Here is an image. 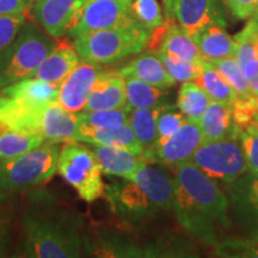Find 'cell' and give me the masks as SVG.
I'll list each match as a JSON object with an SVG mask.
<instances>
[{"mask_svg":"<svg viewBox=\"0 0 258 258\" xmlns=\"http://www.w3.org/2000/svg\"><path fill=\"white\" fill-rule=\"evenodd\" d=\"M124 78L132 77L160 89H170L176 85V80L170 76L167 70L154 51L150 50L140 54L135 59L117 71Z\"/></svg>","mask_w":258,"mask_h":258,"instance_id":"cell-21","label":"cell"},{"mask_svg":"<svg viewBox=\"0 0 258 258\" xmlns=\"http://www.w3.org/2000/svg\"><path fill=\"white\" fill-rule=\"evenodd\" d=\"M77 141L123 148L135 154H143V147L128 123L101 128L89 127V125L80 123L78 133H77Z\"/></svg>","mask_w":258,"mask_h":258,"instance_id":"cell-18","label":"cell"},{"mask_svg":"<svg viewBox=\"0 0 258 258\" xmlns=\"http://www.w3.org/2000/svg\"><path fill=\"white\" fill-rule=\"evenodd\" d=\"M203 141L205 139L199 122L186 120L185 123L175 134L171 135L165 143L153 145L147 150H144L143 157L147 163L175 170L190 160L194 152Z\"/></svg>","mask_w":258,"mask_h":258,"instance_id":"cell-9","label":"cell"},{"mask_svg":"<svg viewBox=\"0 0 258 258\" xmlns=\"http://www.w3.org/2000/svg\"><path fill=\"white\" fill-rule=\"evenodd\" d=\"M165 106L166 105L160 106V108L135 109L129 112L128 124L140 143L143 151L150 148L157 141L158 117Z\"/></svg>","mask_w":258,"mask_h":258,"instance_id":"cell-30","label":"cell"},{"mask_svg":"<svg viewBox=\"0 0 258 258\" xmlns=\"http://www.w3.org/2000/svg\"><path fill=\"white\" fill-rule=\"evenodd\" d=\"M25 22L24 15L0 16V54L11 44Z\"/></svg>","mask_w":258,"mask_h":258,"instance_id":"cell-38","label":"cell"},{"mask_svg":"<svg viewBox=\"0 0 258 258\" xmlns=\"http://www.w3.org/2000/svg\"><path fill=\"white\" fill-rule=\"evenodd\" d=\"M211 63L221 73V76L234 89L238 97H240V98H247V97L253 96L250 90L246 77L244 74V71L234 56L226 57V59L214 61V62Z\"/></svg>","mask_w":258,"mask_h":258,"instance_id":"cell-32","label":"cell"},{"mask_svg":"<svg viewBox=\"0 0 258 258\" xmlns=\"http://www.w3.org/2000/svg\"><path fill=\"white\" fill-rule=\"evenodd\" d=\"M105 191L114 212L123 219L139 220L156 209L146 195L131 180L128 183H116Z\"/></svg>","mask_w":258,"mask_h":258,"instance_id":"cell-17","label":"cell"},{"mask_svg":"<svg viewBox=\"0 0 258 258\" xmlns=\"http://www.w3.org/2000/svg\"><path fill=\"white\" fill-rule=\"evenodd\" d=\"M251 201L256 207L258 208V175H256V178L253 179L252 185H251Z\"/></svg>","mask_w":258,"mask_h":258,"instance_id":"cell-44","label":"cell"},{"mask_svg":"<svg viewBox=\"0 0 258 258\" xmlns=\"http://www.w3.org/2000/svg\"><path fill=\"white\" fill-rule=\"evenodd\" d=\"M60 148L46 143L11 159H0V192H21L41 186L56 172Z\"/></svg>","mask_w":258,"mask_h":258,"instance_id":"cell-4","label":"cell"},{"mask_svg":"<svg viewBox=\"0 0 258 258\" xmlns=\"http://www.w3.org/2000/svg\"><path fill=\"white\" fill-rule=\"evenodd\" d=\"M250 18H251V21H253L254 24H256L258 27V0H257V4H256V8H254L253 14Z\"/></svg>","mask_w":258,"mask_h":258,"instance_id":"cell-45","label":"cell"},{"mask_svg":"<svg viewBox=\"0 0 258 258\" xmlns=\"http://www.w3.org/2000/svg\"><path fill=\"white\" fill-rule=\"evenodd\" d=\"M169 19V18H167ZM159 50L189 62L202 63L203 59L195 42L176 23V19H169Z\"/></svg>","mask_w":258,"mask_h":258,"instance_id":"cell-27","label":"cell"},{"mask_svg":"<svg viewBox=\"0 0 258 258\" xmlns=\"http://www.w3.org/2000/svg\"><path fill=\"white\" fill-rule=\"evenodd\" d=\"M123 2H125V3H128V4H132V0H123Z\"/></svg>","mask_w":258,"mask_h":258,"instance_id":"cell-48","label":"cell"},{"mask_svg":"<svg viewBox=\"0 0 258 258\" xmlns=\"http://www.w3.org/2000/svg\"><path fill=\"white\" fill-rule=\"evenodd\" d=\"M135 21L131 4L123 0H84L66 35L74 40L86 32L124 27Z\"/></svg>","mask_w":258,"mask_h":258,"instance_id":"cell-7","label":"cell"},{"mask_svg":"<svg viewBox=\"0 0 258 258\" xmlns=\"http://www.w3.org/2000/svg\"><path fill=\"white\" fill-rule=\"evenodd\" d=\"M80 125L78 112H72L59 103H50L42 114L41 134L46 143L61 144L77 141Z\"/></svg>","mask_w":258,"mask_h":258,"instance_id":"cell-16","label":"cell"},{"mask_svg":"<svg viewBox=\"0 0 258 258\" xmlns=\"http://www.w3.org/2000/svg\"><path fill=\"white\" fill-rule=\"evenodd\" d=\"M127 104L125 96V79L117 71L103 69L97 76L90 93L88 103L83 111H101L124 109Z\"/></svg>","mask_w":258,"mask_h":258,"instance_id":"cell-14","label":"cell"},{"mask_svg":"<svg viewBox=\"0 0 258 258\" xmlns=\"http://www.w3.org/2000/svg\"><path fill=\"white\" fill-rule=\"evenodd\" d=\"M125 79V110L131 112L135 109L160 108L170 104L167 102V89H160L143 80L127 77Z\"/></svg>","mask_w":258,"mask_h":258,"instance_id":"cell-26","label":"cell"},{"mask_svg":"<svg viewBox=\"0 0 258 258\" xmlns=\"http://www.w3.org/2000/svg\"><path fill=\"white\" fill-rule=\"evenodd\" d=\"M84 0H37L30 10L34 21L54 40L66 35Z\"/></svg>","mask_w":258,"mask_h":258,"instance_id":"cell-13","label":"cell"},{"mask_svg":"<svg viewBox=\"0 0 258 258\" xmlns=\"http://www.w3.org/2000/svg\"><path fill=\"white\" fill-rule=\"evenodd\" d=\"M22 240L19 256L30 258L80 257L83 240L78 218L69 212L38 211L32 208L21 219Z\"/></svg>","mask_w":258,"mask_h":258,"instance_id":"cell-1","label":"cell"},{"mask_svg":"<svg viewBox=\"0 0 258 258\" xmlns=\"http://www.w3.org/2000/svg\"><path fill=\"white\" fill-rule=\"evenodd\" d=\"M56 171L84 201L93 202L105 194L102 170L95 153L78 141H70L61 148Z\"/></svg>","mask_w":258,"mask_h":258,"instance_id":"cell-5","label":"cell"},{"mask_svg":"<svg viewBox=\"0 0 258 258\" xmlns=\"http://www.w3.org/2000/svg\"><path fill=\"white\" fill-rule=\"evenodd\" d=\"M129 180L139 186L156 209H172L175 177L172 178L166 169L144 161Z\"/></svg>","mask_w":258,"mask_h":258,"instance_id":"cell-12","label":"cell"},{"mask_svg":"<svg viewBox=\"0 0 258 258\" xmlns=\"http://www.w3.org/2000/svg\"><path fill=\"white\" fill-rule=\"evenodd\" d=\"M157 54V56L159 57L161 62L164 63L167 72L176 82L185 83V82H191L198 78L199 73L202 70V63H195V62H189V61L180 60L178 57H175L170 54L165 53L163 50H157L154 51Z\"/></svg>","mask_w":258,"mask_h":258,"instance_id":"cell-33","label":"cell"},{"mask_svg":"<svg viewBox=\"0 0 258 258\" xmlns=\"http://www.w3.org/2000/svg\"><path fill=\"white\" fill-rule=\"evenodd\" d=\"M175 16L190 37L211 24L226 27L222 0H177Z\"/></svg>","mask_w":258,"mask_h":258,"instance_id":"cell-11","label":"cell"},{"mask_svg":"<svg viewBox=\"0 0 258 258\" xmlns=\"http://www.w3.org/2000/svg\"><path fill=\"white\" fill-rule=\"evenodd\" d=\"M60 85L50 84L35 77L25 78L0 90L2 96L32 106H47L57 101Z\"/></svg>","mask_w":258,"mask_h":258,"instance_id":"cell-23","label":"cell"},{"mask_svg":"<svg viewBox=\"0 0 258 258\" xmlns=\"http://www.w3.org/2000/svg\"><path fill=\"white\" fill-rule=\"evenodd\" d=\"M173 209H175L179 224L199 239L208 244H217L213 219L206 214L201 208L189 198L175 180V196H173Z\"/></svg>","mask_w":258,"mask_h":258,"instance_id":"cell-15","label":"cell"},{"mask_svg":"<svg viewBox=\"0 0 258 258\" xmlns=\"http://www.w3.org/2000/svg\"><path fill=\"white\" fill-rule=\"evenodd\" d=\"M209 103L211 98L196 82H185L180 86L177 109L185 116L186 120L199 122Z\"/></svg>","mask_w":258,"mask_h":258,"instance_id":"cell-31","label":"cell"},{"mask_svg":"<svg viewBox=\"0 0 258 258\" xmlns=\"http://www.w3.org/2000/svg\"><path fill=\"white\" fill-rule=\"evenodd\" d=\"M190 163L213 179L232 183L249 167L239 138H224L203 141L190 158Z\"/></svg>","mask_w":258,"mask_h":258,"instance_id":"cell-6","label":"cell"},{"mask_svg":"<svg viewBox=\"0 0 258 258\" xmlns=\"http://www.w3.org/2000/svg\"><path fill=\"white\" fill-rule=\"evenodd\" d=\"M44 108L46 106H32L2 96L0 97V125L19 132L41 134L42 114Z\"/></svg>","mask_w":258,"mask_h":258,"instance_id":"cell-20","label":"cell"},{"mask_svg":"<svg viewBox=\"0 0 258 258\" xmlns=\"http://www.w3.org/2000/svg\"><path fill=\"white\" fill-rule=\"evenodd\" d=\"M92 152L98 161L102 173L129 180L138 167L146 161L143 154H135L123 148L92 145Z\"/></svg>","mask_w":258,"mask_h":258,"instance_id":"cell-22","label":"cell"},{"mask_svg":"<svg viewBox=\"0 0 258 258\" xmlns=\"http://www.w3.org/2000/svg\"><path fill=\"white\" fill-rule=\"evenodd\" d=\"M79 121L82 124L89 127H109L115 124L128 123L129 112L125 109H114V110L101 111H80L78 112Z\"/></svg>","mask_w":258,"mask_h":258,"instance_id":"cell-35","label":"cell"},{"mask_svg":"<svg viewBox=\"0 0 258 258\" xmlns=\"http://www.w3.org/2000/svg\"><path fill=\"white\" fill-rule=\"evenodd\" d=\"M177 105L167 104L158 117V139L153 145H160L176 133L185 123L186 117L180 111L176 110ZM152 145V146H153Z\"/></svg>","mask_w":258,"mask_h":258,"instance_id":"cell-36","label":"cell"},{"mask_svg":"<svg viewBox=\"0 0 258 258\" xmlns=\"http://www.w3.org/2000/svg\"><path fill=\"white\" fill-rule=\"evenodd\" d=\"M102 70V64L80 60L72 72L60 84L57 103L72 112L83 111L97 76Z\"/></svg>","mask_w":258,"mask_h":258,"instance_id":"cell-10","label":"cell"},{"mask_svg":"<svg viewBox=\"0 0 258 258\" xmlns=\"http://www.w3.org/2000/svg\"><path fill=\"white\" fill-rule=\"evenodd\" d=\"M175 180L213 220L227 224L228 200L213 178L186 161L175 169Z\"/></svg>","mask_w":258,"mask_h":258,"instance_id":"cell-8","label":"cell"},{"mask_svg":"<svg viewBox=\"0 0 258 258\" xmlns=\"http://www.w3.org/2000/svg\"><path fill=\"white\" fill-rule=\"evenodd\" d=\"M55 43L47 32L25 22L11 44L0 54V90L34 77Z\"/></svg>","mask_w":258,"mask_h":258,"instance_id":"cell-3","label":"cell"},{"mask_svg":"<svg viewBox=\"0 0 258 258\" xmlns=\"http://www.w3.org/2000/svg\"><path fill=\"white\" fill-rule=\"evenodd\" d=\"M4 227H6V226L3 224V220H2V218H0V228H4Z\"/></svg>","mask_w":258,"mask_h":258,"instance_id":"cell-47","label":"cell"},{"mask_svg":"<svg viewBox=\"0 0 258 258\" xmlns=\"http://www.w3.org/2000/svg\"><path fill=\"white\" fill-rule=\"evenodd\" d=\"M131 10L134 18L148 32L153 31L164 22L158 0H134L131 4Z\"/></svg>","mask_w":258,"mask_h":258,"instance_id":"cell-34","label":"cell"},{"mask_svg":"<svg viewBox=\"0 0 258 258\" xmlns=\"http://www.w3.org/2000/svg\"><path fill=\"white\" fill-rule=\"evenodd\" d=\"M10 245L8 228H0V257H4L8 254V249Z\"/></svg>","mask_w":258,"mask_h":258,"instance_id":"cell-42","label":"cell"},{"mask_svg":"<svg viewBox=\"0 0 258 258\" xmlns=\"http://www.w3.org/2000/svg\"><path fill=\"white\" fill-rule=\"evenodd\" d=\"M192 40L198 46L202 59L208 62L235 56L237 43L234 37L228 35L222 25H208L198 32Z\"/></svg>","mask_w":258,"mask_h":258,"instance_id":"cell-24","label":"cell"},{"mask_svg":"<svg viewBox=\"0 0 258 258\" xmlns=\"http://www.w3.org/2000/svg\"><path fill=\"white\" fill-rule=\"evenodd\" d=\"M196 83L207 93L211 101L232 105L237 101L238 95L221 73L208 61L203 60L202 70L199 73Z\"/></svg>","mask_w":258,"mask_h":258,"instance_id":"cell-28","label":"cell"},{"mask_svg":"<svg viewBox=\"0 0 258 258\" xmlns=\"http://www.w3.org/2000/svg\"><path fill=\"white\" fill-rule=\"evenodd\" d=\"M232 15L238 19H247L252 16L257 0H224Z\"/></svg>","mask_w":258,"mask_h":258,"instance_id":"cell-39","label":"cell"},{"mask_svg":"<svg viewBox=\"0 0 258 258\" xmlns=\"http://www.w3.org/2000/svg\"><path fill=\"white\" fill-rule=\"evenodd\" d=\"M205 141L224 138H239L238 129L232 121L231 105L211 101L199 121Z\"/></svg>","mask_w":258,"mask_h":258,"instance_id":"cell-25","label":"cell"},{"mask_svg":"<svg viewBox=\"0 0 258 258\" xmlns=\"http://www.w3.org/2000/svg\"><path fill=\"white\" fill-rule=\"evenodd\" d=\"M150 32L135 21L124 27L90 31L74 38L79 59L97 64H109L141 53L147 47Z\"/></svg>","mask_w":258,"mask_h":258,"instance_id":"cell-2","label":"cell"},{"mask_svg":"<svg viewBox=\"0 0 258 258\" xmlns=\"http://www.w3.org/2000/svg\"><path fill=\"white\" fill-rule=\"evenodd\" d=\"M25 2V4L28 5V8H29V10H31V8H32V5L35 4V3L37 2V0H24Z\"/></svg>","mask_w":258,"mask_h":258,"instance_id":"cell-46","label":"cell"},{"mask_svg":"<svg viewBox=\"0 0 258 258\" xmlns=\"http://www.w3.org/2000/svg\"><path fill=\"white\" fill-rule=\"evenodd\" d=\"M30 12L24 0H0V16L27 15Z\"/></svg>","mask_w":258,"mask_h":258,"instance_id":"cell-41","label":"cell"},{"mask_svg":"<svg viewBox=\"0 0 258 258\" xmlns=\"http://www.w3.org/2000/svg\"><path fill=\"white\" fill-rule=\"evenodd\" d=\"M246 159L247 167L253 175H258V124L250 125L238 132Z\"/></svg>","mask_w":258,"mask_h":258,"instance_id":"cell-37","label":"cell"},{"mask_svg":"<svg viewBox=\"0 0 258 258\" xmlns=\"http://www.w3.org/2000/svg\"><path fill=\"white\" fill-rule=\"evenodd\" d=\"M241 69L244 71L250 90L253 96L258 97V57H252L240 62Z\"/></svg>","mask_w":258,"mask_h":258,"instance_id":"cell-40","label":"cell"},{"mask_svg":"<svg viewBox=\"0 0 258 258\" xmlns=\"http://www.w3.org/2000/svg\"><path fill=\"white\" fill-rule=\"evenodd\" d=\"M44 143V138L37 133H27L0 125V159H11Z\"/></svg>","mask_w":258,"mask_h":258,"instance_id":"cell-29","label":"cell"},{"mask_svg":"<svg viewBox=\"0 0 258 258\" xmlns=\"http://www.w3.org/2000/svg\"><path fill=\"white\" fill-rule=\"evenodd\" d=\"M79 61V55L73 43L57 38L55 47L40 64L34 77L47 83L60 85Z\"/></svg>","mask_w":258,"mask_h":258,"instance_id":"cell-19","label":"cell"},{"mask_svg":"<svg viewBox=\"0 0 258 258\" xmlns=\"http://www.w3.org/2000/svg\"><path fill=\"white\" fill-rule=\"evenodd\" d=\"M177 0H163L164 11H165V17L169 19H176L175 8Z\"/></svg>","mask_w":258,"mask_h":258,"instance_id":"cell-43","label":"cell"}]
</instances>
